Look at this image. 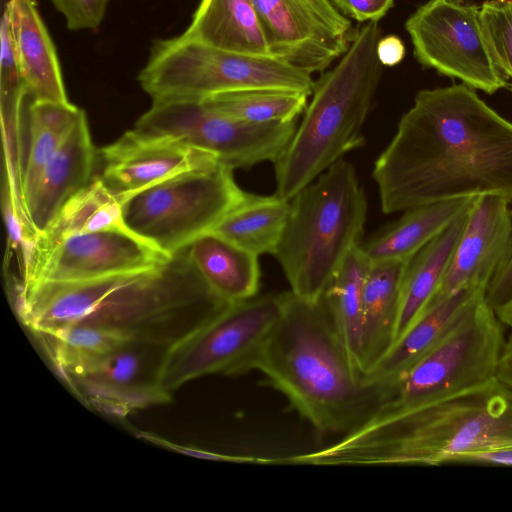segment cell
Masks as SVG:
<instances>
[{"label":"cell","instance_id":"cell-1","mask_svg":"<svg viewBox=\"0 0 512 512\" xmlns=\"http://www.w3.org/2000/svg\"><path fill=\"white\" fill-rule=\"evenodd\" d=\"M372 177L385 214L486 195L512 202V122L464 83L421 90Z\"/></svg>","mask_w":512,"mask_h":512},{"label":"cell","instance_id":"cell-2","mask_svg":"<svg viewBox=\"0 0 512 512\" xmlns=\"http://www.w3.org/2000/svg\"><path fill=\"white\" fill-rule=\"evenodd\" d=\"M31 334L81 327L172 347L228 302L208 286L187 247L146 269L78 282L11 285Z\"/></svg>","mask_w":512,"mask_h":512},{"label":"cell","instance_id":"cell-3","mask_svg":"<svg viewBox=\"0 0 512 512\" xmlns=\"http://www.w3.org/2000/svg\"><path fill=\"white\" fill-rule=\"evenodd\" d=\"M505 449H512V390L495 376L409 409L377 413L331 445L286 462L437 466Z\"/></svg>","mask_w":512,"mask_h":512},{"label":"cell","instance_id":"cell-4","mask_svg":"<svg viewBox=\"0 0 512 512\" xmlns=\"http://www.w3.org/2000/svg\"><path fill=\"white\" fill-rule=\"evenodd\" d=\"M254 370L315 429L340 437L375 416L389 392L357 369L323 300L291 291Z\"/></svg>","mask_w":512,"mask_h":512},{"label":"cell","instance_id":"cell-5","mask_svg":"<svg viewBox=\"0 0 512 512\" xmlns=\"http://www.w3.org/2000/svg\"><path fill=\"white\" fill-rule=\"evenodd\" d=\"M381 37L378 22L356 29L338 63L314 82L300 125L274 162L278 196L291 200L346 153L363 146L362 130L383 74L376 53Z\"/></svg>","mask_w":512,"mask_h":512},{"label":"cell","instance_id":"cell-6","mask_svg":"<svg viewBox=\"0 0 512 512\" xmlns=\"http://www.w3.org/2000/svg\"><path fill=\"white\" fill-rule=\"evenodd\" d=\"M367 199L355 167L342 158L290 200L273 255L295 295L322 299L349 254L362 242Z\"/></svg>","mask_w":512,"mask_h":512},{"label":"cell","instance_id":"cell-7","mask_svg":"<svg viewBox=\"0 0 512 512\" xmlns=\"http://www.w3.org/2000/svg\"><path fill=\"white\" fill-rule=\"evenodd\" d=\"M138 81L153 100H203L248 89H281L311 95V74L276 57L221 50L183 34L153 42Z\"/></svg>","mask_w":512,"mask_h":512},{"label":"cell","instance_id":"cell-8","mask_svg":"<svg viewBox=\"0 0 512 512\" xmlns=\"http://www.w3.org/2000/svg\"><path fill=\"white\" fill-rule=\"evenodd\" d=\"M506 338L486 300L476 297L439 339L388 385L380 412L409 409L496 376Z\"/></svg>","mask_w":512,"mask_h":512},{"label":"cell","instance_id":"cell-9","mask_svg":"<svg viewBox=\"0 0 512 512\" xmlns=\"http://www.w3.org/2000/svg\"><path fill=\"white\" fill-rule=\"evenodd\" d=\"M223 165L181 173L122 202L127 229L167 256L210 232L245 197Z\"/></svg>","mask_w":512,"mask_h":512},{"label":"cell","instance_id":"cell-10","mask_svg":"<svg viewBox=\"0 0 512 512\" xmlns=\"http://www.w3.org/2000/svg\"><path fill=\"white\" fill-rule=\"evenodd\" d=\"M282 308L283 293L226 304L168 350L161 372L163 388L172 394L203 376H238L254 370Z\"/></svg>","mask_w":512,"mask_h":512},{"label":"cell","instance_id":"cell-11","mask_svg":"<svg viewBox=\"0 0 512 512\" xmlns=\"http://www.w3.org/2000/svg\"><path fill=\"white\" fill-rule=\"evenodd\" d=\"M138 130L166 135L211 154L232 170L275 162L290 143L297 120L249 123L206 106L199 100H153L136 121Z\"/></svg>","mask_w":512,"mask_h":512},{"label":"cell","instance_id":"cell-12","mask_svg":"<svg viewBox=\"0 0 512 512\" xmlns=\"http://www.w3.org/2000/svg\"><path fill=\"white\" fill-rule=\"evenodd\" d=\"M405 28L415 58L424 67L488 94L512 87L491 57L480 6L460 0H429L407 19Z\"/></svg>","mask_w":512,"mask_h":512},{"label":"cell","instance_id":"cell-13","mask_svg":"<svg viewBox=\"0 0 512 512\" xmlns=\"http://www.w3.org/2000/svg\"><path fill=\"white\" fill-rule=\"evenodd\" d=\"M170 348L133 340L115 350L75 360L55 370L87 405L123 418L172 400V394L161 384L162 367Z\"/></svg>","mask_w":512,"mask_h":512},{"label":"cell","instance_id":"cell-14","mask_svg":"<svg viewBox=\"0 0 512 512\" xmlns=\"http://www.w3.org/2000/svg\"><path fill=\"white\" fill-rule=\"evenodd\" d=\"M271 54L305 72H323L348 50L355 31L329 0H251Z\"/></svg>","mask_w":512,"mask_h":512},{"label":"cell","instance_id":"cell-15","mask_svg":"<svg viewBox=\"0 0 512 512\" xmlns=\"http://www.w3.org/2000/svg\"><path fill=\"white\" fill-rule=\"evenodd\" d=\"M170 256L128 231L106 230L63 238L37 253L13 282H78L152 267Z\"/></svg>","mask_w":512,"mask_h":512},{"label":"cell","instance_id":"cell-16","mask_svg":"<svg viewBox=\"0 0 512 512\" xmlns=\"http://www.w3.org/2000/svg\"><path fill=\"white\" fill-rule=\"evenodd\" d=\"M99 178L123 202L173 176L220 165L209 153L166 135L136 128L100 149Z\"/></svg>","mask_w":512,"mask_h":512},{"label":"cell","instance_id":"cell-17","mask_svg":"<svg viewBox=\"0 0 512 512\" xmlns=\"http://www.w3.org/2000/svg\"><path fill=\"white\" fill-rule=\"evenodd\" d=\"M510 203L494 195L475 199L446 272L424 308L464 288L482 286L487 289L511 238Z\"/></svg>","mask_w":512,"mask_h":512},{"label":"cell","instance_id":"cell-18","mask_svg":"<svg viewBox=\"0 0 512 512\" xmlns=\"http://www.w3.org/2000/svg\"><path fill=\"white\" fill-rule=\"evenodd\" d=\"M95 156L82 110L23 204L26 218L38 235L47 230L65 202L90 182Z\"/></svg>","mask_w":512,"mask_h":512},{"label":"cell","instance_id":"cell-19","mask_svg":"<svg viewBox=\"0 0 512 512\" xmlns=\"http://www.w3.org/2000/svg\"><path fill=\"white\" fill-rule=\"evenodd\" d=\"M12 41L27 95L35 102L68 103L54 44L33 0H9Z\"/></svg>","mask_w":512,"mask_h":512},{"label":"cell","instance_id":"cell-20","mask_svg":"<svg viewBox=\"0 0 512 512\" xmlns=\"http://www.w3.org/2000/svg\"><path fill=\"white\" fill-rule=\"evenodd\" d=\"M410 259L371 262L363 288L360 368L368 376L393 344Z\"/></svg>","mask_w":512,"mask_h":512},{"label":"cell","instance_id":"cell-21","mask_svg":"<svg viewBox=\"0 0 512 512\" xmlns=\"http://www.w3.org/2000/svg\"><path fill=\"white\" fill-rule=\"evenodd\" d=\"M183 35L233 53L273 57L251 0H202Z\"/></svg>","mask_w":512,"mask_h":512},{"label":"cell","instance_id":"cell-22","mask_svg":"<svg viewBox=\"0 0 512 512\" xmlns=\"http://www.w3.org/2000/svg\"><path fill=\"white\" fill-rule=\"evenodd\" d=\"M475 198H461L414 207L361 242L371 262L410 259L438 233L467 212Z\"/></svg>","mask_w":512,"mask_h":512},{"label":"cell","instance_id":"cell-23","mask_svg":"<svg viewBox=\"0 0 512 512\" xmlns=\"http://www.w3.org/2000/svg\"><path fill=\"white\" fill-rule=\"evenodd\" d=\"M189 257L208 286L225 302L258 295V256L226 238L207 232L187 246Z\"/></svg>","mask_w":512,"mask_h":512},{"label":"cell","instance_id":"cell-24","mask_svg":"<svg viewBox=\"0 0 512 512\" xmlns=\"http://www.w3.org/2000/svg\"><path fill=\"white\" fill-rule=\"evenodd\" d=\"M469 210L410 258L402 282L393 344L416 320L443 278L465 228Z\"/></svg>","mask_w":512,"mask_h":512},{"label":"cell","instance_id":"cell-25","mask_svg":"<svg viewBox=\"0 0 512 512\" xmlns=\"http://www.w3.org/2000/svg\"><path fill=\"white\" fill-rule=\"evenodd\" d=\"M486 288H464L447 299L424 308L408 330L390 347L369 379L389 384L426 352Z\"/></svg>","mask_w":512,"mask_h":512},{"label":"cell","instance_id":"cell-26","mask_svg":"<svg viewBox=\"0 0 512 512\" xmlns=\"http://www.w3.org/2000/svg\"><path fill=\"white\" fill-rule=\"evenodd\" d=\"M290 211V200L277 194L246 193L211 230L243 249L259 256L273 254L278 247Z\"/></svg>","mask_w":512,"mask_h":512},{"label":"cell","instance_id":"cell-27","mask_svg":"<svg viewBox=\"0 0 512 512\" xmlns=\"http://www.w3.org/2000/svg\"><path fill=\"white\" fill-rule=\"evenodd\" d=\"M106 230L130 232L123 221L122 202L98 177L68 199L47 230L37 236L34 256L65 237Z\"/></svg>","mask_w":512,"mask_h":512},{"label":"cell","instance_id":"cell-28","mask_svg":"<svg viewBox=\"0 0 512 512\" xmlns=\"http://www.w3.org/2000/svg\"><path fill=\"white\" fill-rule=\"evenodd\" d=\"M370 264L359 245L346 258L322 297L338 336L361 373L363 288Z\"/></svg>","mask_w":512,"mask_h":512},{"label":"cell","instance_id":"cell-29","mask_svg":"<svg viewBox=\"0 0 512 512\" xmlns=\"http://www.w3.org/2000/svg\"><path fill=\"white\" fill-rule=\"evenodd\" d=\"M82 109L68 103L35 102L29 107V145L21 177L22 205L58 150Z\"/></svg>","mask_w":512,"mask_h":512},{"label":"cell","instance_id":"cell-30","mask_svg":"<svg viewBox=\"0 0 512 512\" xmlns=\"http://www.w3.org/2000/svg\"><path fill=\"white\" fill-rule=\"evenodd\" d=\"M309 95L281 89H248L224 92L201 100L232 118L257 124L297 120Z\"/></svg>","mask_w":512,"mask_h":512},{"label":"cell","instance_id":"cell-31","mask_svg":"<svg viewBox=\"0 0 512 512\" xmlns=\"http://www.w3.org/2000/svg\"><path fill=\"white\" fill-rule=\"evenodd\" d=\"M483 34L497 68L512 78V0H490L480 6Z\"/></svg>","mask_w":512,"mask_h":512},{"label":"cell","instance_id":"cell-32","mask_svg":"<svg viewBox=\"0 0 512 512\" xmlns=\"http://www.w3.org/2000/svg\"><path fill=\"white\" fill-rule=\"evenodd\" d=\"M63 14L71 31L97 28L104 18L109 0H50Z\"/></svg>","mask_w":512,"mask_h":512},{"label":"cell","instance_id":"cell-33","mask_svg":"<svg viewBox=\"0 0 512 512\" xmlns=\"http://www.w3.org/2000/svg\"><path fill=\"white\" fill-rule=\"evenodd\" d=\"M345 16L358 22H378L393 7L394 0H332Z\"/></svg>","mask_w":512,"mask_h":512},{"label":"cell","instance_id":"cell-34","mask_svg":"<svg viewBox=\"0 0 512 512\" xmlns=\"http://www.w3.org/2000/svg\"><path fill=\"white\" fill-rule=\"evenodd\" d=\"M512 294V234L505 255L486 289V300L496 308Z\"/></svg>","mask_w":512,"mask_h":512},{"label":"cell","instance_id":"cell-35","mask_svg":"<svg viewBox=\"0 0 512 512\" xmlns=\"http://www.w3.org/2000/svg\"><path fill=\"white\" fill-rule=\"evenodd\" d=\"M376 53L383 66H395L403 60L405 46L398 36L389 35L378 41Z\"/></svg>","mask_w":512,"mask_h":512},{"label":"cell","instance_id":"cell-36","mask_svg":"<svg viewBox=\"0 0 512 512\" xmlns=\"http://www.w3.org/2000/svg\"><path fill=\"white\" fill-rule=\"evenodd\" d=\"M496 378L512 390V333L505 340L498 362Z\"/></svg>","mask_w":512,"mask_h":512},{"label":"cell","instance_id":"cell-37","mask_svg":"<svg viewBox=\"0 0 512 512\" xmlns=\"http://www.w3.org/2000/svg\"><path fill=\"white\" fill-rule=\"evenodd\" d=\"M465 462L512 465V449L475 453L470 455Z\"/></svg>","mask_w":512,"mask_h":512},{"label":"cell","instance_id":"cell-38","mask_svg":"<svg viewBox=\"0 0 512 512\" xmlns=\"http://www.w3.org/2000/svg\"><path fill=\"white\" fill-rule=\"evenodd\" d=\"M494 310L502 325L512 333V294Z\"/></svg>","mask_w":512,"mask_h":512}]
</instances>
